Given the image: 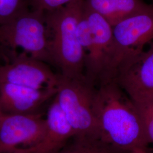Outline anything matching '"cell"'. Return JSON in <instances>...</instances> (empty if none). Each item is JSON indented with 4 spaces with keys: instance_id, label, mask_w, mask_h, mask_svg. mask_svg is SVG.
I'll return each mask as SVG.
<instances>
[{
    "instance_id": "12",
    "label": "cell",
    "mask_w": 153,
    "mask_h": 153,
    "mask_svg": "<svg viewBox=\"0 0 153 153\" xmlns=\"http://www.w3.org/2000/svg\"><path fill=\"white\" fill-rule=\"evenodd\" d=\"M59 153H126L100 138L74 137Z\"/></svg>"
},
{
    "instance_id": "8",
    "label": "cell",
    "mask_w": 153,
    "mask_h": 153,
    "mask_svg": "<svg viewBox=\"0 0 153 153\" xmlns=\"http://www.w3.org/2000/svg\"><path fill=\"white\" fill-rule=\"evenodd\" d=\"M59 78L48 64L25 54L0 65V82L38 90H57Z\"/></svg>"
},
{
    "instance_id": "15",
    "label": "cell",
    "mask_w": 153,
    "mask_h": 153,
    "mask_svg": "<svg viewBox=\"0 0 153 153\" xmlns=\"http://www.w3.org/2000/svg\"><path fill=\"white\" fill-rule=\"evenodd\" d=\"M119 17L120 21L146 7L149 4L142 0H109Z\"/></svg>"
},
{
    "instance_id": "14",
    "label": "cell",
    "mask_w": 153,
    "mask_h": 153,
    "mask_svg": "<svg viewBox=\"0 0 153 153\" xmlns=\"http://www.w3.org/2000/svg\"><path fill=\"white\" fill-rule=\"evenodd\" d=\"M29 0H0V26L10 22L29 7Z\"/></svg>"
},
{
    "instance_id": "17",
    "label": "cell",
    "mask_w": 153,
    "mask_h": 153,
    "mask_svg": "<svg viewBox=\"0 0 153 153\" xmlns=\"http://www.w3.org/2000/svg\"><path fill=\"white\" fill-rule=\"evenodd\" d=\"M85 2L91 10L103 16L112 26L120 21L109 0H85Z\"/></svg>"
},
{
    "instance_id": "2",
    "label": "cell",
    "mask_w": 153,
    "mask_h": 153,
    "mask_svg": "<svg viewBox=\"0 0 153 153\" xmlns=\"http://www.w3.org/2000/svg\"><path fill=\"white\" fill-rule=\"evenodd\" d=\"M85 0H73L59 8L44 12L54 65L62 76L85 77V53L76 35L77 22L85 9Z\"/></svg>"
},
{
    "instance_id": "6",
    "label": "cell",
    "mask_w": 153,
    "mask_h": 153,
    "mask_svg": "<svg viewBox=\"0 0 153 153\" xmlns=\"http://www.w3.org/2000/svg\"><path fill=\"white\" fill-rule=\"evenodd\" d=\"M85 13L93 34L91 49L85 57V76L96 86L109 81L113 51L112 26L103 16L93 11L86 2Z\"/></svg>"
},
{
    "instance_id": "10",
    "label": "cell",
    "mask_w": 153,
    "mask_h": 153,
    "mask_svg": "<svg viewBox=\"0 0 153 153\" xmlns=\"http://www.w3.org/2000/svg\"><path fill=\"white\" fill-rule=\"evenodd\" d=\"M57 90H38L0 82V109L5 114H32L50 99Z\"/></svg>"
},
{
    "instance_id": "4",
    "label": "cell",
    "mask_w": 153,
    "mask_h": 153,
    "mask_svg": "<svg viewBox=\"0 0 153 153\" xmlns=\"http://www.w3.org/2000/svg\"><path fill=\"white\" fill-rule=\"evenodd\" d=\"M95 86L85 76L70 78L60 74L55 98L74 131V137L100 138L94 108Z\"/></svg>"
},
{
    "instance_id": "9",
    "label": "cell",
    "mask_w": 153,
    "mask_h": 153,
    "mask_svg": "<svg viewBox=\"0 0 153 153\" xmlns=\"http://www.w3.org/2000/svg\"><path fill=\"white\" fill-rule=\"evenodd\" d=\"M115 81L132 100L153 95V43L148 50L124 61Z\"/></svg>"
},
{
    "instance_id": "16",
    "label": "cell",
    "mask_w": 153,
    "mask_h": 153,
    "mask_svg": "<svg viewBox=\"0 0 153 153\" xmlns=\"http://www.w3.org/2000/svg\"><path fill=\"white\" fill-rule=\"evenodd\" d=\"M76 31L78 42L84 51L86 57V56L91 49L93 34L88 18L85 13V9L83 14L77 22Z\"/></svg>"
},
{
    "instance_id": "7",
    "label": "cell",
    "mask_w": 153,
    "mask_h": 153,
    "mask_svg": "<svg viewBox=\"0 0 153 153\" xmlns=\"http://www.w3.org/2000/svg\"><path fill=\"white\" fill-rule=\"evenodd\" d=\"M46 120L39 113L5 114L0 121V153L35 147L44 137Z\"/></svg>"
},
{
    "instance_id": "18",
    "label": "cell",
    "mask_w": 153,
    "mask_h": 153,
    "mask_svg": "<svg viewBox=\"0 0 153 153\" xmlns=\"http://www.w3.org/2000/svg\"><path fill=\"white\" fill-rule=\"evenodd\" d=\"M73 0H29L28 5L31 9L46 12L59 8Z\"/></svg>"
},
{
    "instance_id": "19",
    "label": "cell",
    "mask_w": 153,
    "mask_h": 153,
    "mask_svg": "<svg viewBox=\"0 0 153 153\" xmlns=\"http://www.w3.org/2000/svg\"><path fill=\"white\" fill-rule=\"evenodd\" d=\"M35 147H28L18 149L13 152L7 153H33Z\"/></svg>"
},
{
    "instance_id": "13",
    "label": "cell",
    "mask_w": 153,
    "mask_h": 153,
    "mask_svg": "<svg viewBox=\"0 0 153 153\" xmlns=\"http://www.w3.org/2000/svg\"><path fill=\"white\" fill-rule=\"evenodd\" d=\"M142 120L149 143L153 144V95L133 100Z\"/></svg>"
},
{
    "instance_id": "1",
    "label": "cell",
    "mask_w": 153,
    "mask_h": 153,
    "mask_svg": "<svg viewBox=\"0 0 153 153\" xmlns=\"http://www.w3.org/2000/svg\"><path fill=\"white\" fill-rule=\"evenodd\" d=\"M94 108L102 140L125 152L146 149L149 142L136 106L115 80L99 85Z\"/></svg>"
},
{
    "instance_id": "3",
    "label": "cell",
    "mask_w": 153,
    "mask_h": 153,
    "mask_svg": "<svg viewBox=\"0 0 153 153\" xmlns=\"http://www.w3.org/2000/svg\"><path fill=\"white\" fill-rule=\"evenodd\" d=\"M0 45L13 52L22 50L21 54L55 65L43 11L28 7L0 26Z\"/></svg>"
},
{
    "instance_id": "20",
    "label": "cell",
    "mask_w": 153,
    "mask_h": 153,
    "mask_svg": "<svg viewBox=\"0 0 153 153\" xmlns=\"http://www.w3.org/2000/svg\"><path fill=\"white\" fill-rule=\"evenodd\" d=\"M126 153H148L145 148H138L133 149Z\"/></svg>"
},
{
    "instance_id": "21",
    "label": "cell",
    "mask_w": 153,
    "mask_h": 153,
    "mask_svg": "<svg viewBox=\"0 0 153 153\" xmlns=\"http://www.w3.org/2000/svg\"><path fill=\"white\" fill-rule=\"evenodd\" d=\"M4 115H5V114L3 113L2 112V111L0 109V121L1 120V119H2V117H3V116H4Z\"/></svg>"
},
{
    "instance_id": "5",
    "label": "cell",
    "mask_w": 153,
    "mask_h": 153,
    "mask_svg": "<svg viewBox=\"0 0 153 153\" xmlns=\"http://www.w3.org/2000/svg\"><path fill=\"white\" fill-rule=\"evenodd\" d=\"M114 51L109 81L115 80L120 66L153 43V5L126 17L112 26Z\"/></svg>"
},
{
    "instance_id": "11",
    "label": "cell",
    "mask_w": 153,
    "mask_h": 153,
    "mask_svg": "<svg viewBox=\"0 0 153 153\" xmlns=\"http://www.w3.org/2000/svg\"><path fill=\"white\" fill-rule=\"evenodd\" d=\"M45 120L44 137L33 153H59L75 133L55 97L48 108Z\"/></svg>"
}]
</instances>
